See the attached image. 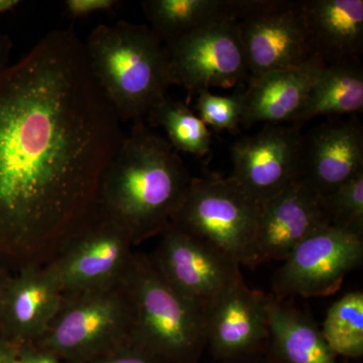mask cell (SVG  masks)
Masks as SVG:
<instances>
[{"mask_svg":"<svg viewBox=\"0 0 363 363\" xmlns=\"http://www.w3.org/2000/svg\"><path fill=\"white\" fill-rule=\"evenodd\" d=\"M326 66L319 56L290 70L272 72L248 80L243 91L241 125L293 123L304 108L315 80Z\"/></svg>","mask_w":363,"mask_h":363,"instance_id":"cell-17","label":"cell"},{"mask_svg":"<svg viewBox=\"0 0 363 363\" xmlns=\"http://www.w3.org/2000/svg\"><path fill=\"white\" fill-rule=\"evenodd\" d=\"M215 363H276L267 357L266 352L257 353V354L247 355V357L233 358V359L222 360Z\"/></svg>","mask_w":363,"mask_h":363,"instance_id":"cell-30","label":"cell"},{"mask_svg":"<svg viewBox=\"0 0 363 363\" xmlns=\"http://www.w3.org/2000/svg\"><path fill=\"white\" fill-rule=\"evenodd\" d=\"M363 109V68L360 60L326 65L320 72L304 108L293 125L302 128L315 117L344 116Z\"/></svg>","mask_w":363,"mask_h":363,"instance_id":"cell-21","label":"cell"},{"mask_svg":"<svg viewBox=\"0 0 363 363\" xmlns=\"http://www.w3.org/2000/svg\"><path fill=\"white\" fill-rule=\"evenodd\" d=\"M13 272L11 271L9 267H6V264L0 260V298H1L2 293H4V289H6L7 281L11 279Z\"/></svg>","mask_w":363,"mask_h":363,"instance_id":"cell-32","label":"cell"},{"mask_svg":"<svg viewBox=\"0 0 363 363\" xmlns=\"http://www.w3.org/2000/svg\"><path fill=\"white\" fill-rule=\"evenodd\" d=\"M150 125L164 128L168 142L177 152L206 156L211 147V133L199 116L181 101L167 97L147 114Z\"/></svg>","mask_w":363,"mask_h":363,"instance_id":"cell-22","label":"cell"},{"mask_svg":"<svg viewBox=\"0 0 363 363\" xmlns=\"http://www.w3.org/2000/svg\"><path fill=\"white\" fill-rule=\"evenodd\" d=\"M128 233L104 214L94 216L47 264L63 294L104 288L125 279L135 252Z\"/></svg>","mask_w":363,"mask_h":363,"instance_id":"cell-9","label":"cell"},{"mask_svg":"<svg viewBox=\"0 0 363 363\" xmlns=\"http://www.w3.org/2000/svg\"><path fill=\"white\" fill-rule=\"evenodd\" d=\"M324 338L336 355L359 358L363 355V293L346 294L329 308L325 317Z\"/></svg>","mask_w":363,"mask_h":363,"instance_id":"cell-23","label":"cell"},{"mask_svg":"<svg viewBox=\"0 0 363 363\" xmlns=\"http://www.w3.org/2000/svg\"><path fill=\"white\" fill-rule=\"evenodd\" d=\"M259 208L231 177L193 178L169 222L211 243L240 267L255 269Z\"/></svg>","mask_w":363,"mask_h":363,"instance_id":"cell-6","label":"cell"},{"mask_svg":"<svg viewBox=\"0 0 363 363\" xmlns=\"http://www.w3.org/2000/svg\"><path fill=\"white\" fill-rule=\"evenodd\" d=\"M16 363H62L58 357L49 351L35 345H25L18 347Z\"/></svg>","mask_w":363,"mask_h":363,"instance_id":"cell-28","label":"cell"},{"mask_svg":"<svg viewBox=\"0 0 363 363\" xmlns=\"http://www.w3.org/2000/svg\"><path fill=\"white\" fill-rule=\"evenodd\" d=\"M84 45L95 81L119 121H143L166 99L173 85L168 48L150 26H98Z\"/></svg>","mask_w":363,"mask_h":363,"instance_id":"cell-3","label":"cell"},{"mask_svg":"<svg viewBox=\"0 0 363 363\" xmlns=\"http://www.w3.org/2000/svg\"><path fill=\"white\" fill-rule=\"evenodd\" d=\"M253 0H145L143 11L150 28L166 44L224 21L245 16Z\"/></svg>","mask_w":363,"mask_h":363,"instance_id":"cell-20","label":"cell"},{"mask_svg":"<svg viewBox=\"0 0 363 363\" xmlns=\"http://www.w3.org/2000/svg\"><path fill=\"white\" fill-rule=\"evenodd\" d=\"M238 23H215L166 44L172 84L198 93L248 81L250 71Z\"/></svg>","mask_w":363,"mask_h":363,"instance_id":"cell-10","label":"cell"},{"mask_svg":"<svg viewBox=\"0 0 363 363\" xmlns=\"http://www.w3.org/2000/svg\"><path fill=\"white\" fill-rule=\"evenodd\" d=\"M303 11L315 54L326 65L360 60L362 0H304Z\"/></svg>","mask_w":363,"mask_h":363,"instance_id":"cell-18","label":"cell"},{"mask_svg":"<svg viewBox=\"0 0 363 363\" xmlns=\"http://www.w3.org/2000/svg\"><path fill=\"white\" fill-rule=\"evenodd\" d=\"M363 171V130L358 119L332 121L304 136L302 177L321 199Z\"/></svg>","mask_w":363,"mask_h":363,"instance_id":"cell-16","label":"cell"},{"mask_svg":"<svg viewBox=\"0 0 363 363\" xmlns=\"http://www.w3.org/2000/svg\"><path fill=\"white\" fill-rule=\"evenodd\" d=\"M11 43L9 38L0 33V71L9 66V55H11Z\"/></svg>","mask_w":363,"mask_h":363,"instance_id":"cell-31","label":"cell"},{"mask_svg":"<svg viewBox=\"0 0 363 363\" xmlns=\"http://www.w3.org/2000/svg\"><path fill=\"white\" fill-rule=\"evenodd\" d=\"M321 200L331 225L363 236V171Z\"/></svg>","mask_w":363,"mask_h":363,"instance_id":"cell-24","label":"cell"},{"mask_svg":"<svg viewBox=\"0 0 363 363\" xmlns=\"http://www.w3.org/2000/svg\"><path fill=\"white\" fill-rule=\"evenodd\" d=\"M123 133L72 28L0 71V260L45 266L94 216Z\"/></svg>","mask_w":363,"mask_h":363,"instance_id":"cell-1","label":"cell"},{"mask_svg":"<svg viewBox=\"0 0 363 363\" xmlns=\"http://www.w3.org/2000/svg\"><path fill=\"white\" fill-rule=\"evenodd\" d=\"M18 346L4 337L0 332V363H16Z\"/></svg>","mask_w":363,"mask_h":363,"instance_id":"cell-29","label":"cell"},{"mask_svg":"<svg viewBox=\"0 0 363 363\" xmlns=\"http://www.w3.org/2000/svg\"><path fill=\"white\" fill-rule=\"evenodd\" d=\"M238 23L248 80L297 68L317 56L306 26L303 1L253 0Z\"/></svg>","mask_w":363,"mask_h":363,"instance_id":"cell-8","label":"cell"},{"mask_svg":"<svg viewBox=\"0 0 363 363\" xmlns=\"http://www.w3.org/2000/svg\"><path fill=\"white\" fill-rule=\"evenodd\" d=\"M362 260L363 236L331 224L322 227L283 260L272 279V296L279 300L330 296Z\"/></svg>","mask_w":363,"mask_h":363,"instance_id":"cell-7","label":"cell"},{"mask_svg":"<svg viewBox=\"0 0 363 363\" xmlns=\"http://www.w3.org/2000/svg\"><path fill=\"white\" fill-rule=\"evenodd\" d=\"M267 339L266 354L276 363H338L318 328L307 313L286 300L272 295L267 297Z\"/></svg>","mask_w":363,"mask_h":363,"instance_id":"cell-19","label":"cell"},{"mask_svg":"<svg viewBox=\"0 0 363 363\" xmlns=\"http://www.w3.org/2000/svg\"><path fill=\"white\" fill-rule=\"evenodd\" d=\"M133 303L125 279L114 285L64 294L37 347L75 363H95L131 343Z\"/></svg>","mask_w":363,"mask_h":363,"instance_id":"cell-5","label":"cell"},{"mask_svg":"<svg viewBox=\"0 0 363 363\" xmlns=\"http://www.w3.org/2000/svg\"><path fill=\"white\" fill-rule=\"evenodd\" d=\"M160 235L161 241L150 255L152 264L175 290L205 307L241 276L238 262L172 222Z\"/></svg>","mask_w":363,"mask_h":363,"instance_id":"cell-11","label":"cell"},{"mask_svg":"<svg viewBox=\"0 0 363 363\" xmlns=\"http://www.w3.org/2000/svg\"><path fill=\"white\" fill-rule=\"evenodd\" d=\"M133 123L102 176L96 210L138 245L162 233L193 178L166 138Z\"/></svg>","mask_w":363,"mask_h":363,"instance_id":"cell-2","label":"cell"},{"mask_svg":"<svg viewBox=\"0 0 363 363\" xmlns=\"http://www.w3.org/2000/svg\"><path fill=\"white\" fill-rule=\"evenodd\" d=\"M118 4L116 0H67L65 9L72 18H80L100 11H111Z\"/></svg>","mask_w":363,"mask_h":363,"instance_id":"cell-26","label":"cell"},{"mask_svg":"<svg viewBox=\"0 0 363 363\" xmlns=\"http://www.w3.org/2000/svg\"><path fill=\"white\" fill-rule=\"evenodd\" d=\"M304 135L296 125H267L231 147V178L259 204L302 177Z\"/></svg>","mask_w":363,"mask_h":363,"instance_id":"cell-12","label":"cell"},{"mask_svg":"<svg viewBox=\"0 0 363 363\" xmlns=\"http://www.w3.org/2000/svg\"><path fill=\"white\" fill-rule=\"evenodd\" d=\"M18 4H20V1L18 0H0V13L11 11Z\"/></svg>","mask_w":363,"mask_h":363,"instance_id":"cell-33","label":"cell"},{"mask_svg":"<svg viewBox=\"0 0 363 363\" xmlns=\"http://www.w3.org/2000/svg\"><path fill=\"white\" fill-rule=\"evenodd\" d=\"M330 219L321 198L302 179L260 204L255 233L259 264L283 262L291 252Z\"/></svg>","mask_w":363,"mask_h":363,"instance_id":"cell-14","label":"cell"},{"mask_svg":"<svg viewBox=\"0 0 363 363\" xmlns=\"http://www.w3.org/2000/svg\"><path fill=\"white\" fill-rule=\"evenodd\" d=\"M267 297L248 288L241 274L206 306L207 347L215 362L266 351Z\"/></svg>","mask_w":363,"mask_h":363,"instance_id":"cell-13","label":"cell"},{"mask_svg":"<svg viewBox=\"0 0 363 363\" xmlns=\"http://www.w3.org/2000/svg\"><path fill=\"white\" fill-rule=\"evenodd\" d=\"M125 283L131 343L167 363H199L207 347L206 307L169 285L145 253H135Z\"/></svg>","mask_w":363,"mask_h":363,"instance_id":"cell-4","label":"cell"},{"mask_svg":"<svg viewBox=\"0 0 363 363\" xmlns=\"http://www.w3.org/2000/svg\"><path fill=\"white\" fill-rule=\"evenodd\" d=\"M243 91L231 96H217L209 90L198 92L196 108L203 123L216 130H238L242 119Z\"/></svg>","mask_w":363,"mask_h":363,"instance_id":"cell-25","label":"cell"},{"mask_svg":"<svg viewBox=\"0 0 363 363\" xmlns=\"http://www.w3.org/2000/svg\"><path fill=\"white\" fill-rule=\"evenodd\" d=\"M95 363H167L154 355L145 352L133 343L124 346Z\"/></svg>","mask_w":363,"mask_h":363,"instance_id":"cell-27","label":"cell"},{"mask_svg":"<svg viewBox=\"0 0 363 363\" xmlns=\"http://www.w3.org/2000/svg\"><path fill=\"white\" fill-rule=\"evenodd\" d=\"M63 292L49 267L13 272L0 298V332L13 345H32L49 328Z\"/></svg>","mask_w":363,"mask_h":363,"instance_id":"cell-15","label":"cell"}]
</instances>
